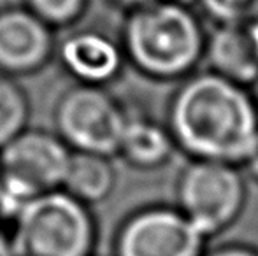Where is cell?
<instances>
[{"instance_id":"cell-1","label":"cell","mask_w":258,"mask_h":256,"mask_svg":"<svg viewBox=\"0 0 258 256\" xmlns=\"http://www.w3.org/2000/svg\"><path fill=\"white\" fill-rule=\"evenodd\" d=\"M165 125L190 160L244 167L258 139V109L249 88L207 68L179 82Z\"/></svg>"},{"instance_id":"cell-2","label":"cell","mask_w":258,"mask_h":256,"mask_svg":"<svg viewBox=\"0 0 258 256\" xmlns=\"http://www.w3.org/2000/svg\"><path fill=\"white\" fill-rule=\"evenodd\" d=\"M202 16L183 0H163L125 11L119 44L125 60L153 81H183L206 55Z\"/></svg>"},{"instance_id":"cell-3","label":"cell","mask_w":258,"mask_h":256,"mask_svg":"<svg viewBox=\"0 0 258 256\" xmlns=\"http://www.w3.org/2000/svg\"><path fill=\"white\" fill-rule=\"evenodd\" d=\"M16 256H92L97 242L90 205L65 190L28 202L13 219Z\"/></svg>"},{"instance_id":"cell-4","label":"cell","mask_w":258,"mask_h":256,"mask_svg":"<svg viewBox=\"0 0 258 256\" xmlns=\"http://www.w3.org/2000/svg\"><path fill=\"white\" fill-rule=\"evenodd\" d=\"M72 151L56 133L27 128L0 149V216L13 221L34 198L63 190Z\"/></svg>"},{"instance_id":"cell-5","label":"cell","mask_w":258,"mask_h":256,"mask_svg":"<svg viewBox=\"0 0 258 256\" xmlns=\"http://www.w3.org/2000/svg\"><path fill=\"white\" fill-rule=\"evenodd\" d=\"M246 193L241 167L190 160L176 183V207L209 239L237 221L246 205Z\"/></svg>"},{"instance_id":"cell-6","label":"cell","mask_w":258,"mask_h":256,"mask_svg":"<svg viewBox=\"0 0 258 256\" xmlns=\"http://www.w3.org/2000/svg\"><path fill=\"white\" fill-rule=\"evenodd\" d=\"M130 114L102 86L74 84L56 100L53 113L56 135L74 153L118 154Z\"/></svg>"},{"instance_id":"cell-7","label":"cell","mask_w":258,"mask_h":256,"mask_svg":"<svg viewBox=\"0 0 258 256\" xmlns=\"http://www.w3.org/2000/svg\"><path fill=\"white\" fill-rule=\"evenodd\" d=\"M206 237L177 207L132 212L114 237V256H204Z\"/></svg>"},{"instance_id":"cell-8","label":"cell","mask_w":258,"mask_h":256,"mask_svg":"<svg viewBox=\"0 0 258 256\" xmlns=\"http://www.w3.org/2000/svg\"><path fill=\"white\" fill-rule=\"evenodd\" d=\"M56 53L54 30L23 6L0 9V74L18 77L42 70Z\"/></svg>"},{"instance_id":"cell-9","label":"cell","mask_w":258,"mask_h":256,"mask_svg":"<svg viewBox=\"0 0 258 256\" xmlns=\"http://www.w3.org/2000/svg\"><path fill=\"white\" fill-rule=\"evenodd\" d=\"M58 63L78 84L105 88L121 75L126 65L119 41L93 28L74 30L56 42Z\"/></svg>"},{"instance_id":"cell-10","label":"cell","mask_w":258,"mask_h":256,"mask_svg":"<svg viewBox=\"0 0 258 256\" xmlns=\"http://www.w3.org/2000/svg\"><path fill=\"white\" fill-rule=\"evenodd\" d=\"M204 60L211 72L246 88L258 77V49L248 25H213Z\"/></svg>"},{"instance_id":"cell-11","label":"cell","mask_w":258,"mask_h":256,"mask_svg":"<svg viewBox=\"0 0 258 256\" xmlns=\"http://www.w3.org/2000/svg\"><path fill=\"white\" fill-rule=\"evenodd\" d=\"M176 149V142L167 125L144 114H130L118 154L134 168L156 170L169 163Z\"/></svg>"},{"instance_id":"cell-12","label":"cell","mask_w":258,"mask_h":256,"mask_svg":"<svg viewBox=\"0 0 258 256\" xmlns=\"http://www.w3.org/2000/svg\"><path fill=\"white\" fill-rule=\"evenodd\" d=\"M116 185V170L109 156L72 151L63 190L86 205L104 202Z\"/></svg>"},{"instance_id":"cell-13","label":"cell","mask_w":258,"mask_h":256,"mask_svg":"<svg viewBox=\"0 0 258 256\" xmlns=\"http://www.w3.org/2000/svg\"><path fill=\"white\" fill-rule=\"evenodd\" d=\"M30 102L14 77L0 74V149L28 128Z\"/></svg>"},{"instance_id":"cell-14","label":"cell","mask_w":258,"mask_h":256,"mask_svg":"<svg viewBox=\"0 0 258 256\" xmlns=\"http://www.w3.org/2000/svg\"><path fill=\"white\" fill-rule=\"evenodd\" d=\"M21 6L51 30H63L85 18L90 0H23Z\"/></svg>"},{"instance_id":"cell-15","label":"cell","mask_w":258,"mask_h":256,"mask_svg":"<svg viewBox=\"0 0 258 256\" xmlns=\"http://www.w3.org/2000/svg\"><path fill=\"white\" fill-rule=\"evenodd\" d=\"M195 7L213 25H248L258 16V0H195Z\"/></svg>"},{"instance_id":"cell-16","label":"cell","mask_w":258,"mask_h":256,"mask_svg":"<svg viewBox=\"0 0 258 256\" xmlns=\"http://www.w3.org/2000/svg\"><path fill=\"white\" fill-rule=\"evenodd\" d=\"M204 256H258V251L249 246H242V244H227V246L206 251Z\"/></svg>"},{"instance_id":"cell-17","label":"cell","mask_w":258,"mask_h":256,"mask_svg":"<svg viewBox=\"0 0 258 256\" xmlns=\"http://www.w3.org/2000/svg\"><path fill=\"white\" fill-rule=\"evenodd\" d=\"M114 4H118L119 7H123L125 11L130 9H137V7H144V6H151L156 2H163V0H112Z\"/></svg>"},{"instance_id":"cell-18","label":"cell","mask_w":258,"mask_h":256,"mask_svg":"<svg viewBox=\"0 0 258 256\" xmlns=\"http://www.w3.org/2000/svg\"><path fill=\"white\" fill-rule=\"evenodd\" d=\"M246 170L249 172V176H251L253 179L258 183V139H256V144H255V149H253L251 156H249V160L246 161Z\"/></svg>"},{"instance_id":"cell-19","label":"cell","mask_w":258,"mask_h":256,"mask_svg":"<svg viewBox=\"0 0 258 256\" xmlns=\"http://www.w3.org/2000/svg\"><path fill=\"white\" fill-rule=\"evenodd\" d=\"M0 256H16L11 235H6L4 232H0Z\"/></svg>"},{"instance_id":"cell-20","label":"cell","mask_w":258,"mask_h":256,"mask_svg":"<svg viewBox=\"0 0 258 256\" xmlns=\"http://www.w3.org/2000/svg\"><path fill=\"white\" fill-rule=\"evenodd\" d=\"M248 30H249V34H251L253 42H255V46H256V49H258V16H255L248 23Z\"/></svg>"},{"instance_id":"cell-21","label":"cell","mask_w":258,"mask_h":256,"mask_svg":"<svg viewBox=\"0 0 258 256\" xmlns=\"http://www.w3.org/2000/svg\"><path fill=\"white\" fill-rule=\"evenodd\" d=\"M249 92H251V97H253V100H255V106L258 109V77L255 79V82L249 86Z\"/></svg>"}]
</instances>
